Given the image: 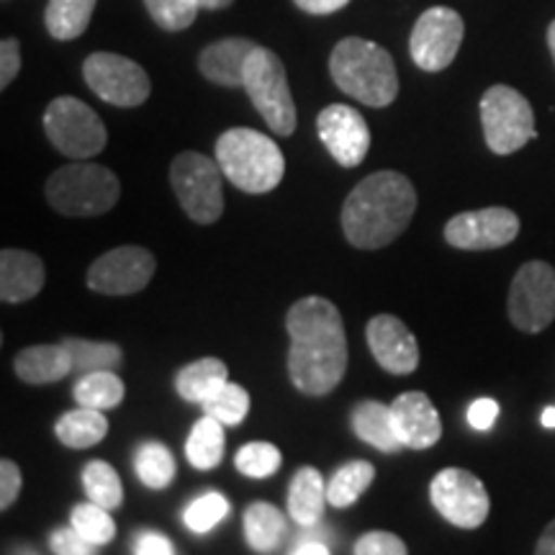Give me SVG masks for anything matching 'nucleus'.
Here are the masks:
<instances>
[{
    "mask_svg": "<svg viewBox=\"0 0 555 555\" xmlns=\"http://www.w3.org/2000/svg\"><path fill=\"white\" fill-rule=\"evenodd\" d=\"M134 553L137 555H172L176 553V545L155 530H144L134 538Z\"/></svg>",
    "mask_w": 555,
    "mask_h": 555,
    "instance_id": "44",
    "label": "nucleus"
},
{
    "mask_svg": "<svg viewBox=\"0 0 555 555\" xmlns=\"http://www.w3.org/2000/svg\"><path fill=\"white\" fill-rule=\"evenodd\" d=\"M119 196L121 183L114 170L86 159L54 170L47 180V204L62 217H103L119 204Z\"/></svg>",
    "mask_w": 555,
    "mask_h": 555,
    "instance_id": "5",
    "label": "nucleus"
},
{
    "mask_svg": "<svg viewBox=\"0 0 555 555\" xmlns=\"http://www.w3.org/2000/svg\"><path fill=\"white\" fill-rule=\"evenodd\" d=\"M221 172L217 159L201 152H180L170 165V185L196 224H214L224 214V191H221Z\"/></svg>",
    "mask_w": 555,
    "mask_h": 555,
    "instance_id": "7",
    "label": "nucleus"
},
{
    "mask_svg": "<svg viewBox=\"0 0 555 555\" xmlns=\"http://www.w3.org/2000/svg\"><path fill=\"white\" fill-rule=\"evenodd\" d=\"M21 69L18 39H3L0 44V88H9Z\"/></svg>",
    "mask_w": 555,
    "mask_h": 555,
    "instance_id": "42",
    "label": "nucleus"
},
{
    "mask_svg": "<svg viewBox=\"0 0 555 555\" xmlns=\"http://www.w3.org/2000/svg\"><path fill=\"white\" fill-rule=\"evenodd\" d=\"M288 553L291 555H327L330 545L322 543V540H298Z\"/></svg>",
    "mask_w": 555,
    "mask_h": 555,
    "instance_id": "46",
    "label": "nucleus"
},
{
    "mask_svg": "<svg viewBox=\"0 0 555 555\" xmlns=\"http://www.w3.org/2000/svg\"><path fill=\"white\" fill-rule=\"evenodd\" d=\"M543 427L555 429V406H547L543 412Z\"/></svg>",
    "mask_w": 555,
    "mask_h": 555,
    "instance_id": "49",
    "label": "nucleus"
},
{
    "mask_svg": "<svg viewBox=\"0 0 555 555\" xmlns=\"http://www.w3.org/2000/svg\"><path fill=\"white\" fill-rule=\"evenodd\" d=\"M82 78L101 101L119 108H137L150 99L152 82L142 65L114 52H93L82 65Z\"/></svg>",
    "mask_w": 555,
    "mask_h": 555,
    "instance_id": "11",
    "label": "nucleus"
},
{
    "mask_svg": "<svg viewBox=\"0 0 555 555\" xmlns=\"http://www.w3.org/2000/svg\"><path fill=\"white\" fill-rule=\"evenodd\" d=\"M62 345L67 347L69 358H73V373L86 376L93 371H116L124 363V352L114 343H95V339L65 337Z\"/></svg>",
    "mask_w": 555,
    "mask_h": 555,
    "instance_id": "30",
    "label": "nucleus"
},
{
    "mask_svg": "<svg viewBox=\"0 0 555 555\" xmlns=\"http://www.w3.org/2000/svg\"><path fill=\"white\" fill-rule=\"evenodd\" d=\"M50 547L52 553L57 555H90L101 551V545L90 543V540L82 538L73 525L62 527V530H54L50 535Z\"/></svg>",
    "mask_w": 555,
    "mask_h": 555,
    "instance_id": "40",
    "label": "nucleus"
},
{
    "mask_svg": "<svg viewBox=\"0 0 555 555\" xmlns=\"http://www.w3.org/2000/svg\"><path fill=\"white\" fill-rule=\"evenodd\" d=\"M152 21L165 31H183L196 21L201 5L196 0H144Z\"/></svg>",
    "mask_w": 555,
    "mask_h": 555,
    "instance_id": "38",
    "label": "nucleus"
},
{
    "mask_svg": "<svg viewBox=\"0 0 555 555\" xmlns=\"http://www.w3.org/2000/svg\"><path fill=\"white\" fill-rule=\"evenodd\" d=\"M416 211L412 180L397 170H378L360 180L343 206V232L358 249H380L401 237Z\"/></svg>",
    "mask_w": 555,
    "mask_h": 555,
    "instance_id": "2",
    "label": "nucleus"
},
{
    "mask_svg": "<svg viewBox=\"0 0 555 555\" xmlns=\"http://www.w3.org/2000/svg\"><path fill=\"white\" fill-rule=\"evenodd\" d=\"M317 131L322 144L343 168H358L371 150V129L360 111L345 103H332L317 116Z\"/></svg>",
    "mask_w": 555,
    "mask_h": 555,
    "instance_id": "16",
    "label": "nucleus"
},
{
    "mask_svg": "<svg viewBox=\"0 0 555 555\" xmlns=\"http://www.w3.org/2000/svg\"><path fill=\"white\" fill-rule=\"evenodd\" d=\"M13 371L24 384H57L73 373V358L65 345H34L13 358Z\"/></svg>",
    "mask_w": 555,
    "mask_h": 555,
    "instance_id": "21",
    "label": "nucleus"
},
{
    "mask_svg": "<svg viewBox=\"0 0 555 555\" xmlns=\"http://www.w3.org/2000/svg\"><path fill=\"white\" fill-rule=\"evenodd\" d=\"M157 260L150 249L124 245L108 249L88 268V288L103 296H131L150 286Z\"/></svg>",
    "mask_w": 555,
    "mask_h": 555,
    "instance_id": "14",
    "label": "nucleus"
},
{
    "mask_svg": "<svg viewBox=\"0 0 555 555\" xmlns=\"http://www.w3.org/2000/svg\"><path fill=\"white\" fill-rule=\"evenodd\" d=\"M376 481V468L367 461H350L343 468L335 470V476L327 483V499L337 509H347L358 502L360 496L371 489V483Z\"/></svg>",
    "mask_w": 555,
    "mask_h": 555,
    "instance_id": "29",
    "label": "nucleus"
},
{
    "mask_svg": "<svg viewBox=\"0 0 555 555\" xmlns=\"http://www.w3.org/2000/svg\"><path fill=\"white\" fill-rule=\"evenodd\" d=\"M519 234V217L512 208L489 206L455 214L446 224V242L455 249L483 253L512 245Z\"/></svg>",
    "mask_w": 555,
    "mask_h": 555,
    "instance_id": "15",
    "label": "nucleus"
},
{
    "mask_svg": "<svg viewBox=\"0 0 555 555\" xmlns=\"http://www.w3.org/2000/svg\"><path fill=\"white\" fill-rule=\"evenodd\" d=\"M93 11L95 0H50L44 11L47 31L60 41L78 39L88 29Z\"/></svg>",
    "mask_w": 555,
    "mask_h": 555,
    "instance_id": "28",
    "label": "nucleus"
},
{
    "mask_svg": "<svg viewBox=\"0 0 555 555\" xmlns=\"http://www.w3.org/2000/svg\"><path fill=\"white\" fill-rule=\"evenodd\" d=\"M134 470L147 489H165V486L172 483V478L178 476L176 457L163 442L152 440L142 442L134 453Z\"/></svg>",
    "mask_w": 555,
    "mask_h": 555,
    "instance_id": "32",
    "label": "nucleus"
},
{
    "mask_svg": "<svg viewBox=\"0 0 555 555\" xmlns=\"http://www.w3.org/2000/svg\"><path fill=\"white\" fill-rule=\"evenodd\" d=\"M44 131L52 147L73 159H90L101 155L108 142L106 124L88 103L73 95H60L44 111Z\"/></svg>",
    "mask_w": 555,
    "mask_h": 555,
    "instance_id": "9",
    "label": "nucleus"
},
{
    "mask_svg": "<svg viewBox=\"0 0 555 555\" xmlns=\"http://www.w3.org/2000/svg\"><path fill=\"white\" fill-rule=\"evenodd\" d=\"M512 324L527 335H538L555 319V268L543 260H530L515 273L506 298Z\"/></svg>",
    "mask_w": 555,
    "mask_h": 555,
    "instance_id": "10",
    "label": "nucleus"
},
{
    "mask_svg": "<svg viewBox=\"0 0 555 555\" xmlns=\"http://www.w3.org/2000/svg\"><path fill=\"white\" fill-rule=\"evenodd\" d=\"M281 463L283 453L273 446V442L266 440L247 442V446H242L237 450V455H234V466H237L240 474L247 478H270L278 474Z\"/></svg>",
    "mask_w": 555,
    "mask_h": 555,
    "instance_id": "36",
    "label": "nucleus"
},
{
    "mask_svg": "<svg viewBox=\"0 0 555 555\" xmlns=\"http://www.w3.org/2000/svg\"><path fill=\"white\" fill-rule=\"evenodd\" d=\"M429 499L442 519L461 530H476L491 512L483 481L466 468H442L429 483Z\"/></svg>",
    "mask_w": 555,
    "mask_h": 555,
    "instance_id": "12",
    "label": "nucleus"
},
{
    "mask_svg": "<svg viewBox=\"0 0 555 555\" xmlns=\"http://www.w3.org/2000/svg\"><path fill=\"white\" fill-rule=\"evenodd\" d=\"M365 339L376 363L391 376H409L420 365V345L399 317H373L365 327Z\"/></svg>",
    "mask_w": 555,
    "mask_h": 555,
    "instance_id": "17",
    "label": "nucleus"
},
{
    "mask_svg": "<svg viewBox=\"0 0 555 555\" xmlns=\"http://www.w3.org/2000/svg\"><path fill=\"white\" fill-rule=\"evenodd\" d=\"M294 3L311 16H330V13L343 11L350 0H294Z\"/></svg>",
    "mask_w": 555,
    "mask_h": 555,
    "instance_id": "45",
    "label": "nucleus"
},
{
    "mask_svg": "<svg viewBox=\"0 0 555 555\" xmlns=\"http://www.w3.org/2000/svg\"><path fill=\"white\" fill-rule=\"evenodd\" d=\"M201 409H204V414L219 420L224 427H237L249 414V393L242 386L227 380L211 399L201 404Z\"/></svg>",
    "mask_w": 555,
    "mask_h": 555,
    "instance_id": "34",
    "label": "nucleus"
},
{
    "mask_svg": "<svg viewBox=\"0 0 555 555\" xmlns=\"http://www.w3.org/2000/svg\"><path fill=\"white\" fill-rule=\"evenodd\" d=\"M217 163L234 189L253 196L278 189L286 172L281 147L270 137L247 127L227 129L217 139Z\"/></svg>",
    "mask_w": 555,
    "mask_h": 555,
    "instance_id": "4",
    "label": "nucleus"
},
{
    "mask_svg": "<svg viewBox=\"0 0 555 555\" xmlns=\"http://www.w3.org/2000/svg\"><path fill=\"white\" fill-rule=\"evenodd\" d=\"M54 435H57L62 446L86 450L99 446L103 437L108 435V420L103 416L101 409L78 406L60 416L57 425H54Z\"/></svg>",
    "mask_w": 555,
    "mask_h": 555,
    "instance_id": "26",
    "label": "nucleus"
},
{
    "mask_svg": "<svg viewBox=\"0 0 555 555\" xmlns=\"http://www.w3.org/2000/svg\"><path fill=\"white\" fill-rule=\"evenodd\" d=\"M291 337L288 376L307 397H327L347 371V335L339 309L330 298H298L286 314Z\"/></svg>",
    "mask_w": 555,
    "mask_h": 555,
    "instance_id": "1",
    "label": "nucleus"
},
{
    "mask_svg": "<svg viewBox=\"0 0 555 555\" xmlns=\"http://www.w3.org/2000/svg\"><path fill=\"white\" fill-rule=\"evenodd\" d=\"M185 457L198 470L217 468L224 457V425L208 414L201 416L185 442Z\"/></svg>",
    "mask_w": 555,
    "mask_h": 555,
    "instance_id": "27",
    "label": "nucleus"
},
{
    "mask_svg": "<svg viewBox=\"0 0 555 555\" xmlns=\"http://www.w3.org/2000/svg\"><path fill=\"white\" fill-rule=\"evenodd\" d=\"M335 86L371 108H386L399 95V75L393 57L376 41L347 37L337 41L330 57Z\"/></svg>",
    "mask_w": 555,
    "mask_h": 555,
    "instance_id": "3",
    "label": "nucleus"
},
{
    "mask_svg": "<svg viewBox=\"0 0 555 555\" xmlns=\"http://www.w3.org/2000/svg\"><path fill=\"white\" fill-rule=\"evenodd\" d=\"M535 553L538 555H555V519L545 527L543 535H540L538 545H535Z\"/></svg>",
    "mask_w": 555,
    "mask_h": 555,
    "instance_id": "47",
    "label": "nucleus"
},
{
    "mask_svg": "<svg viewBox=\"0 0 555 555\" xmlns=\"http://www.w3.org/2000/svg\"><path fill=\"white\" fill-rule=\"evenodd\" d=\"M406 543L399 535L386 530H373L358 538L352 553L356 555H406Z\"/></svg>",
    "mask_w": 555,
    "mask_h": 555,
    "instance_id": "39",
    "label": "nucleus"
},
{
    "mask_svg": "<svg viewBox=\"0 0 555 555\" xmlns=\"http://www.w3.org/2000/svg\"><path fill=\"white\" fill-rule=\"evenodd\" d=\"M21 494V470L9 457L0 461V509H9L11 504H16Z\"/></svg>",
    "mask_w": 555,
    "mask_h": 555,
    "instance_id": "41",
    "label": "nucleus"
},
{
    "mask_svg": "<svg viewBox=\"0 0 555 555\" xmlns=\"http://www.w3.org/2000/svg\"><path fill=\"white\" fill-rule=\"evenodd\" d=\"M391 414L393 427H397V435L404 448L427 450L440 442L442 422L427 393H399V397L391 401Z\"/></svg>",
    "mask_w": 555,
    "mask_h": 555,
    "instance_id": "18",
    "label": "nucleus"
},
{
    "mask_svg": "<svg viewBox=\"0 0 555 555\" xmlns=\"http://www.w3.org/2000/svg\"><path fill=\"white\" fill-rule=\"evenodd\" d=\"M229 380V367L219 358L193 360L176 373V391L183 401L204 404Z\"/></svg>",
    "mask_w": 555,
    "mask_h": 555,
    "instance_id": "25",
    "label": "nucleus"
},
{
    "mask_svg": "<svg viewBox=\"0 0 555 555\" xmlns=\"http://www.w3.org/2000/svg\"><path fill=\"white\" fill-rule=\"evenodd\" d=\"M249 101L258 108V114L266 119L270 129L278 137H291L296 131V103L291 95L288 75L281 57L268 47H255V52L247 57L245 82Z\"/></svg>",
    "mask_w": 555,
    "mask_h": 555,
    "instance_id": "6",
    "label": "nucleus"
},
{
    "mask_svg": "<svg viewBox=\"0 0 555 555\" xmlns=\"http://www.w3.org/2000/svg\"><path fill=\"white\" fill-rule=\"evenodd\" d=\"M255 41L242 37L219 39L208 44L198 57V69L206 80L224 88H242L247 57L255 52Z\"/></svg>",
    "mask_w": 555,
    "mask_h": 555,
    "instance_id": "20",
    "label": "nucleus"
},
{
    "mask_svg": "<svg viewBox=\"0 0 555 555\" xmlns=\"http://www.w3.org/2000/svg\"><path fill=\"white\" fill-rule=\"evenodd\" d=\"M69 525L95 545H108L111 540L116 538V522L114 517H111V509H103V506L93 502L73 506V512H69Z\"/></svg>",
    "mask_w": 555,
    "mask_h": 555,
    "instance_id": "35",
    "label": "nucleus"
},
{
    "mask_svg": "<svg viewBox=\"0 0 555 555\" xmlns=\"http://www.w3.org/2000/svg\"><path fill=\"white\" fill-rule=\"evenodd\" d=\"M481 127L494 155H515L538 139L535 114L530 101L509 86H491L481 99Z\"/></svg>",
    "mask_w": 555,
    "mask_h": 555,
    "instance_id": "8",
    "label": "nucleus"
},
{
    "mask_svg": "<svg viewBox=\"0 0 555 555\" xmlns=\"http://www.w3.org/2000/svg\"><path fill=\"white\" fill-rule=\"evenodd\" d=\"M196 3L206 11H221V9H229L234 0H196Z\"/></svg>",
    "mask_w": 555,
    "mask_h": 555,
    "instance_id": "48",
    "label": "nucleus"
},
{
    "mask_svg": "<svg viewBox=\"0 0 555 555\" xmlns=\"http://www.w3.org/2000/svg\"><path fill=\"white\" fill-rule=\"evenodd\" d=\"M247 545L255 553H278L288 535L286 515L268 502H253L242 517Z\"/></svg>",
    "mask_w": 555,
    "mask_h": 555,
    "instance_id": "24",
    "label": "nucleus"
},
{
    "mask_svg": "<svg viewBox=\"0 0 555 555\" xmlns=\"http://www.w3.org/2000/svg\"><path fill=\"white\" fill-rule=\"evenodd\" d=\"M82 489H86L88 502L103 506V509H119L124 504V486L114 466L106 461H90L82 470Z\"/></svg>",
    "mask_w": 555,
    "mask_h": 555,
    "instance_id": "33",
    "label": "nucleus"
},
{
    "mask_svg": "<svg viewBox=\"0 0 555 555\" xmlns=\"http://www.w3.org/2000/svg\"><path fill=\"white\" fill-rule=\"evenodd\" d=\"M124 393H127V388H124V380L114 371L86 373L75 384V401L80 406L101 409V412L119 406L124 401Z\"/></svg>",
    "mask_w": 555,
    "mask_h": 555,
    "instance_id": "31",
    "label": "nucleus"
},
{
    "mask_svg": "<svg viewBox=\"0 0 555 555\" xmlns=\"http://www.w3.org/2000/svg\"><path fill=\"white\" fill-rule=\"evenodd\" d=\"M350 422L352 433L371 448L380 450V453H397L399 448H404L397 435V427H393L391 406L380 404V401H360V404L352 409Z\"/></svg>",
    "mask_w": 555,
    "mask_h": 555,
    "instance_id": "23",
    "label": "nucleus"
},
{
    "mask_svg": "<svg viewBox=\"0 0 555 555\" xmlns=\"http://www.w3.org/2000/svg\"><path fill=\"white\" fill-rule=\"evenodd\" d=\"M463 37H466V24L461 13L448 5H435L416 18L412 37H409V54L414 65L425 73H442L453 65Z\"/></svg>",
    "mask_w": 555,
    "mask_h": 555,
    "instance_id": "13",
    "label": "nucleus"
},
{
    "mask_svg": "<svg viewBox=\"0 0 555 555\" xmlns=\"http://www.w3.org/2000/svg\"><path fill=\"white\" fill-rule=\"evenodd\" d=\"M47 270L39 255L29 249H3L0 253V298L5 304L29 301L44 288Z\"/></svg>",
    "mask_w": 555,
    "mask_h": 555,
    "instance_id": "19",
    "label": "nucleus"
},
{
    "mask_svg": "<svg viewBox=\"0 0 555 555\" xmlns=\"http://www.w3.org/2000/svg\"><path fill=\"white\" fill-rule=\"evenodd\" d=\"M547 47H551V54H553V62H555V21L551 26H547Z\"/></svg>",
    "mask_w": 555,
    "mask_h": 555,
    "instance_id": "50",
    "label": "nucleus"
},
{
    "mask_svg": "<svg viewBox=\"0 0 555 555\" xmlns=\"http://www.w3.org/2000/svg\"><path fill=\"white\" fill-rule=\"evenodd\" d=\"M499 416V404L494 399H476L474 404L468 406V425L478 429V433H486V429L494 427Z\"/></svg>",
    "mask_w": 555,
    "mask_h": 555,
    "instance_id": "43",
    "label": "nucleus"
},
{
    "mask_svg": "<svg viewBox=\"0 0 555 555\" xmlns=\"http://www.w3.org/2000/svg\"><path fill=\"white\" fill-rule=\"evenodd\" d=\"M227 515H229L227 496L219 494V491H206L204 496L193 499L189 504V509L183 512V522L191 532L204 535V532L214 530V527H217Z\"/></svg>",
    "mask_w": 555,
    "mask_h": 555,
    "instance_id": "37",
    "label": "nucleus"
},
{
    "mask_svg": "<svg viewBox=\"0 0 555 555\" xmlns=\"http://www.w3.org/2000/svg\"><path fill=\"white\" fill-rule=\"evenodd\" d=\"M324 504H330L327 481H324V476L311 466L298 468L288 489L291 519H294L298 527H304V530L317 527L324 517Z\"/></svg>",
    "mask_w": 555,
    "mask_h": 555,
    "instance_id": "22",
    "label": "nucleus"
}]
</instances>
